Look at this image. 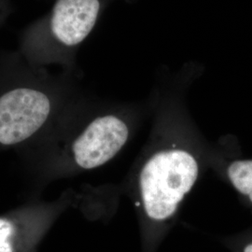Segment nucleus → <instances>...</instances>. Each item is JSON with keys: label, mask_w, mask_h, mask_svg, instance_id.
Listing matches in <instances>:
<instances>
[{"label": "nucleus", "mask_w": 252, "mask_h": 252, "mask_svg": "<svg viewBox=\"0 0 252 252\" xmlns=\"http://www.w3.org/2000/svg\"><path fill=\"white\" fill-rule=\"evenodd\" d=\"M129 134V126L119 112L89 111L74 96L46 133L16 152L36 193L55 180L111 161Z\"/></svg>", "instance_id": "nucleus-1"}, {"label": "nucleus", "mask_w": 252, "mask_h": 252, "mask_svg": "<svg viewBox=\"0 0 252 252\" xmlns=\"http://www.w3.org/2000/svg\"><path fill=\"white\" fill-rule=\"evenodd\" d=\"M72 73L27 63L18 51H0V153L43 135L73 99Z\"/></svg>", "instance_id": "nucleus-2"}, {"label": "nucleus", "mask_w": 252, "mask_h": 252, "mask_svg": "<svg viewBox=\"0 0 252 252\" xmlns=\"http://www.w3.org/2000/svg\"><path fill=\"white\" fill-rule=\"evenodd\" d=\"M111 1L54 0L49 12L22 31L19 54L34 66L59 65L63 71L73 72L79 48Z\"/></svg>", "instance_id": "nucleus-3"}, {"label": "nucleus", "mask_w": 252, "mask_h": 252, "mask_svg": "<svg viewBox=\"0 0 252 252\" xmlns=\"http://www.w3.org/2000/svg\"><path fill=\"white\" fill-rule=\"evenodd\" d=\"M198 175V162L189 152L170 149L153 154L139 176L140 196L149 220L156 225L169 221Z\"/></svg>", "instance_id": "nucleus-4"}, {"label": "nucleus", "mask_w": 252, "mask_h": 252, "mask_svg": "<svg viewBox=\"0 0 252 252\" xmlns=\"http://www.w3.org/2000/svg\"><path fill=\"white\" fill-rule=\"evenodd\" d=\"M71 205L68 191L55 200L33 197L0 214V252H37L57 220Z\"/></svg>", "instance_id": "nucleus-5"}, {"label": "nucleus", "mask_w": 252, "mask_h": 252, "mask_svg": "<svg viewBox=\"0 0 252 252\" xmlns=\"http://www.w3.org/2000/svg\"><path fill=\"white\" fill-rule=\"evenodd\" d=\"M227 176L234 189L252 204V160H235L227 168Z\"/></svg>", "instance_id": "nucleus-6"}, {"label": "nucleus", "mask_w": 252, "mask_h": 252, "mask_svg": "<svg viewBox=\"0 0 252 252\" xmlns=\"http://www.w3.org/2000/svg\"><path fill=\"white\" fill-rule=\"evenodd\" d=\"M231 247L234 252H252V233L235 239Z\"/></svg>", "instance_id": "nucleus-7"}, {"label": "nucleus", "mask_w": 252, "mask_h": 252, "mask_svg": "<svg viewBox=\"0 0 252 252\" xmlns=\"http://www.w3.org/2000/svg\"><path fill=\"white\" fill-rule=\"evenodd\" d=\"M13 10L11 0H0V27L7 22Z\"/></svg>", "instance_id": "nucleus-8"}]
</instances>
